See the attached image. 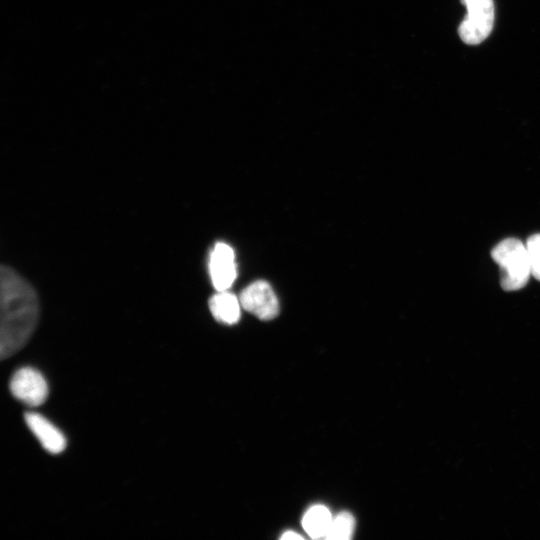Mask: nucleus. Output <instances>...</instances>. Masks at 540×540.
<instances>
[{
	"instance_id": "nucleus-10",
	"label": "nucleus",
	"mask_w": 540,
	"mask_h": 540,
	"mask_svg": "<svg viewBox=\"0 0 540 540\" xmlns=\"http://www.w3.org/2000/svg\"><path fill=\"white\" fill-rule=\"evenodd\" d=\"M355 529V519L349 512H341L332 519L329 531L325 539L329 540H349L352 538Z\"/></svg>"
},
{
	"instance_id": "nucleus-5",
	"label": "nucleus",
	"mask_w": 540,
	"mask_h": 540,
	"mask_svg": "<svg viewBox=\"0 0 540 540\" xmlns=\"http://www.w3.org/2000/svg\"><path fill=\"white\" fill-rule=\"evenodd\" d=\"M242 308L261 320H270L277 316L279 303L269 283L258 280L248 285L240 294Z\"/></svg>"
},
{
	"instance_id": "nucleus-1",
	"label": "nucleus",
	"mask_w": 540,
	"mask_h": 540,
	"mask_svg": "<svg viewBox=\"0 0 540 540\" xmlns=\"http://www.w3.org/2000/svg\"><path fill=\"white\" fill-rule=\"evenodd\" d=\"M0 356L7 359L23 348L39 318V301L31 284L9 266L0 270Z\"/></svg>"
},
{
	"instance_id": "nucleus-4",
	"label": "nucleus",
	"mask_w": 540,
	"mask_h": 540,
	"mask_svg": "<svg viewBox=\"0 0 540 540\" xmlns=\"http://www.w3.org/2000/svg\"><path fill=\"white\" fill-rule=\"evenodd\" d=\"M10 391L17 400L31 407L43 404L49 393L44 376L31 367L20 368L13 374Z\"/></svg>"
},
{
	"instance_id": "nucleus-11",
	"label": "nucleus",
	"mask_w": 540,
	"mask_h": 540,
	"mask_svg": "<svg viewBox=\"0 0 540 540\" xmlns=\"http://www.w3.org/2000/svg\"><path fill=\"white\" fill-rule=\"evenodd\" d=\"M525 245L529 257L531 275L540 281V234L530 236Z\"/></svg>"
},
{
	"instance_id": "nucleus-12",
	"label": "nucleus",
	"mask_w": 540,
	"mask_h": 540,
	"mask_svg": "<svg viewBox=\"0 0 540 540\" xmlns=\"http://www.w3.org/2000/svg\"><path fill=\"white\" fill-rule=\"evenodd\" d=\"M281 539L290 540V539H303V536L295 533L294 531H286L281 537Z\"/></svg>"
},
{
	"instance_id": "nucleus-6",
	"label": "nucleus",
	"mask_w": 540,
	"mask_h": 540,
	"mask_svg": "<svg viewBox=\"0 0 540 540\" xmlns=\"http://www.w3.org/2000/svg\"><path fill=\"white\" fill-rule=\"evenodd\" d=\"M209 272L217 291L228 290L231 287L237 275L235 255L231 246L224 242L214 245L210 253Z\"/></svg>"
},
{
	"instance_id": "nucleus-3",
	"label": "nucleus",
	"mask_w": 540,
	"mask_h": 540,
	"mask_svg": "<svg viewBox=\"0 0 540 540\" xmlns=\"http://www.w3.org/2000/svg\"><path fill=\"white\" fill-rule=\"evenodd\" d=\"M467 15L458 26V35L467 45H478L490 35L495 20L494 0H460Z\"/></svg>"
},
{
	"instance_id": "nucleus-9",
	"label": "nucleus",
	"mask_w": 540,
	"mask_h": 540,
	"mask_svg": "<svg viewBox=\"0 0 540 540\" xmlns=\"http://www.w3.org/2000/svg\"><path fill=\"white\" fill-rule=\"evenodd\" d=\"M332 519L333 517L329 509L324 505L318 504L306 511L302 519V526L311 538H325Z\"/></svg>"
},
{
	"instance_id": "nucleus-8",
	"label": "nucleus",
	"mask_w": 540,
	"mask_h": 540,
	"mask_svg": "<svg viewBox=\"0 0 540 540\" xmlns=\"http://www.w3.org/2000/svg\"><path fill=\"white\" fill-rule=\"evenodd\" d=\"M241 307L240 299L227 290L218 291L209 300V308L213 317L228 325L239 321Z\"/></svg>"
},
{
	"instance_id": "nucleus-7",
	"label": "nucleus",
	"mask_w": 540,
	"mask_h": 540,
	"mask_svg": "<svg viewBox=\"0 0 540 540\" xmlns=\"http://www.w3.org/2000/svg\"><path fill=\"white\" fill-rule=\"evenodd\" d=\"M25 422L47 452L59 454L65 450L67 442L64 434L44 416L28 412Z\"/></svg>"
},
{
	"instance_id": "nucleus-2",
	"label": "nucleus",
	"mask_w": 540,
	"mask_h": 540,
	"mask_svg": "<svg viewBox=\"0 0 540 540\" xmlns=\"http://www.w3.org/2000/svg\"><path fill=\"white\" fill-rule=\"evenodd\" d=\"M493 260L501 268V287L506 291L523 288L531 269L526 245L516 238H506L491 251Z\"/></svg>"
}]
</instances>
